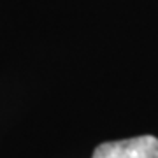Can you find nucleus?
<instances>
[{
	"mask_svg": "<svg viewBox=\"0 0 158 158\" xmlns=\"http://www.w3.org/2000/svg\"><path fill=\"white\" fill-rule=\"evenodd\" d=\"M91 158H158V139L141 135L125 141L102 142Z\"/></svg>",
	"mask_w": 158,
	"mask_h": 158,
	"instance_id": "f257e3e1",
	"label": "nucleus"
}]
</instances>
